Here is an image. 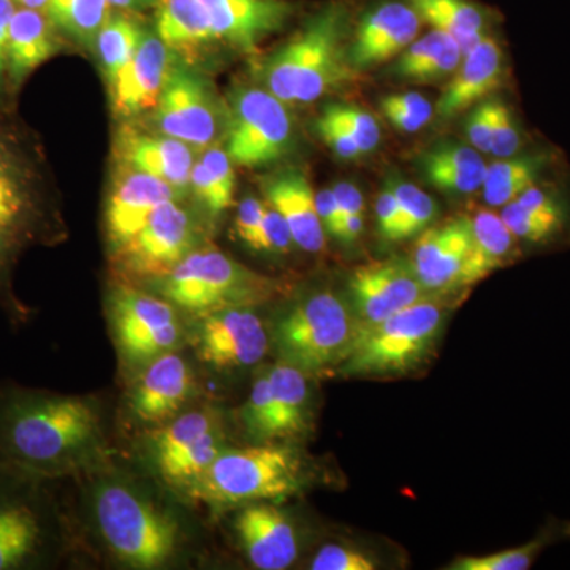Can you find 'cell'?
<instances>
[{"label":"cell","mask_w":570,"mask_h":570,"mask_svg":"<svg viewBox=\"0 0 570 570\" xmlns=\"http://www.w3.org/2000/svg\"><path fill=\"white\" fill-rule=\"evenodd\" d=\"M102 452L99 409L88 397L21 387L0 393V468L56 479Z\"/></svg>","instance_id":"6da1fadb"},{"label":"cell","mask_w":570,"mask_h":570,"mask_svg":"<svg viewBox=\"0 0 570 570\" xmlns=\"http://www.w3.org/2000/svg\"><path fill=\"white\" fill-rule=\"evenodd\" d=\"M351 11L330 2L261 66L266 91L285 105L311 104L354 78L346 43Z\"/></svg>","instance_id":"7a4b0ae2"},{"label":"cell","mask_w":570,"mask_h":570,"mask_svg":"<svg viewBox=\"0 0 570 570\" xmlns=\"http://www.w3.org/2000/svg\"><path fill=\"white\" fill-rule=\"evenodd\" d=\"M305 483V461L295 449L257 444L225 449L187 491L212 508H232L284 501L299 493Z\"/></svg>","instance_id":"3957f363"},{"label":"cell","mask_w":570,"mask_h":570,"mask_svg":"<svg viewBox=\"0 0 570 570\" xmlns=\"http://www.w3.org/2000/svg\"><path fill=\"white\" fill-rule=\"evenodd\" d=\"M160 296L189 313L255 307L275 298L283 283L254 272L214 247H198L167 275L148 281Z\"/></svg>","instance_id":"277c9868"},{"label":"cell","mask_w":570,"mask_h":570,"mask_svg":"<svg viewBox=\"0 0 570 570\" xmlns=\"http://www.w3.org/2000/svg\"><path fill=\"white\" fill-rule=\"evenodd\" d=\"M94 517L111 553L134 569L163 568L179 542L178 521L122 482H102L94 491Z\"/></svg>","instance_id":"5b68a950"},{"label":"cell","mask_w":570,"mask_h":570,"mask_svg":"<svg viewBox=\"0 0 570 570\" xmlns=\"http://www.w3.org/2000/svg\"><path fill=\"white\" fill-rule=\"evenodd\" d=\"M358 328L351 303L332 291L313 292L277 318L273 346L281 362L314 376L343 363Z\"/></svg>","instance_id":"8992f818"},{"label":"cell","mask_w":570,"mask_h":570,"mask_svg":"<svg viewBox=\"0 0 570 570\" xmlns=\"http://www.w3.org/2000/svg\"><path fill=\"white\" fill-rule=\"evenodd\" d=\"M445 309L426 298L379 324L363 326L336 367L341 376L393 377L415 370L436 347Z\"/></svg>","instance_id":"52a82bcc"},{"label":"cell","mask_w":570,"mask_h":570,"mask_svg":"<svg viewBox=\"0 0 570 570\" xmlns=\"http://www.w3.org/2000/svg\"><path fill=\"white\" fill-rule=\"evenodd\" d=\"M291 111L264 86H236L225 100V151L236 167L277 163L294 146Z\"/></svg>","instance_id":"ba28073f"},{"label":"cell","mask_w":570,"mask_h":570,"mask_svg":"<svg viewBox=\"0 0 570 570\" xmlns=\"http://www.w3.org/2000/svg\"><path fill=\"white\" fill-rule=\"evenodd\" d=\"M0 108V212L24 224L45 242L56 236V213L36 145Z\"/></svg>","instance_id":"9c48e42d"},{"label":"cell","mask_w":570,"mask_h":570,"mask_svg":"<svg viewBox=\"0 0 570 570\" xmlns=\"http://www.w3.org/2000/svg\"><path fill=\"white\" fill-rule=\"evenodd\" d=\"M153 122L160 134L204 151L223 141L225 102H220L212 82L179 61L153 110Z\"/></svg>","instance_id":"30bf717a"},{"label":"cell","mask_w":570,"mask_h":570,"mask_svg":"<svg viewBox=\"0 0 570 570\" xmlns=\"http://www.w3.org/2000/svg\"><path fill=\"white\" fill-rule=\"evenodd\" d=\"M179 202L159 206L129 242L112 250V264L121 275L148 283L200 247V224Z\"/></svg>","instance_id":"8fae6325"},{"label":"cell","mask_w":570,"mask_h":570,"mask_svg":"<svg viewBox=\"0 0 570 570\" xmlns=\"http://www.w3.org/2000/svg\"><path fill=\"white\" fill-rule=\"evenodd\" d=\"M115 341L129 365L145 366L178 346L183 325L174 303L121 284L110 295Z\"/></svg>","instance_id":"7c38bea8"},{"label":"cell","mask_w":570,"mask_h":570,"mask_svg":"<svg viewBox=\"0 0 570 570\" xmlns=\"http://www.w3.org/2000/svg\"><path fill=\"white\" fill-rule=\"evenodd\" d=\"M37 482L0 468V570L29 568L43 557L48 531L32 490Z\"/></svg>","instance_id":"4fadbf2b"},{"label":"cell","mask_w":570,"mask_h":570,"mask_svg":"<svg viewBox=\"0 0 570 570\" xmlns=\"http://www.w3.org/2000/svg\"><path fill=\"white\" fill-rule=\"evenodd\" d=\"M195 354L216 370L257 365L269 348V336L254 307H228L198 316Z\"/></svg>","instance_id":"5bb4252c"},{"label":"cell","mask_w":570,"mask_h":570,"mask_svg":"<svg viewBox=\"0 0 570 570\" xmlns=\"http://www.w3.org/2000/svg\"><path fill=\"white\" fill-rule=\"evenodd\" d=\"M351 306L360 328L379 324L393 314L430 298L411 262L401 258L356 266L348 279Z\"/></svg>","instance_id":"9a60e30c"},{"label":"cell","mask_w":570,"mask_h":570,"mask_svg":"<svg viewBox=\"0 0 570 570\" xmlns=\"http://www.w3.org/2000/svg\"><path fill=\"white\" fill-rule=\"evenodd\" d=\"M179 62L154 31H146L134 58L107 81L112 115L122 121L153 111L171 69Z\"/></svg>","instance_id":"2e32d148"},{"label":"cell","mask_w":570,"mask_h":570,"mask_svg":"<svg viewBox=\"0 0 570 570\" xmlns=\"http://www.w3.org/2000/svg\"><path fill=\"white\" fill-rule=\"evenodd\" d=\"M194 148L159 130H146L124 121L112 138V160L119 167L151 175L183 195L189 190Z\"/></svg>","instance_id":"e0dca14e"},{"label":"cell","mask_w":570,"mask_h":570,"mask_svg":"<svg viewBox=\"0 0 570 570\" xmlns=\"http://www.w3.org/2000/svg\"><path fill=\"white\" fill-rule=\"evenodd\" d=\"M183 197L170 184L115 165L104 214L105 234L111 253L129 242L159 206Z\"/></svg>","instance_id":"ac0fdd59"},{"label":"cell","mask_w":570,"mask_h":570,"mask_svg":"<svg viewBox=\"0 0 570 570\" xmlns=\"http://www.w3.org/2000/svg\"><path fill=\"white\" fill-rule=\"evenodd\" d=\"M197 381L189 363L176 352L142 366L129 392V409L145 425L163 426L194 396Z\"/></svg>","instance_id":"d6986e66"},{"label":"cell","mask_w":570,"mask_h":570,"mask_svg":"<svg viewBox=\"0 0 570 570\" xmlns=\"http://www.w3.org/2000/svg\"><path fill=\"white\" fill-rule=\"evenodd\" d=\"M422 18L404 0H384L363 14L348 43L347 58L355 71L387 62L417 39Z\"/></svg>","instance_id":"ffe728a7"},{"label":"cell","mask_w":570,"mask_h":570,"mask_svg":"<svg viewBox=\"0 0 570 570\" xmlns=\"http://www.w3.org/2000/svg\"><path fill=\"white\" fill-rule=\"evenodd\" d=\"M471 247V217H453L422 232L409 262L430 294L453 291L461 287Z\"/></svg>","instance_id":"44dd1931"},{"label":"cell","mask_w":570,"mask_h":570,"mask_svg":"<svg viewBox=\"0 0 570 570\" xmlns=\"http://www.w3.org/2000/svg\"><path fill=\"white\" fill-rule=\"evenodd\" d=\"M217 39L250 52L294 17L291 0H202Z\"/></svg>","instance_id":"7402d4cb"},{"label":"cell","mask_w":570,"mask_h":570,"mask_svg":"<svg viewBox=\"0 0 570 570\" xmlns=\"http://www.w3.org/2000/svg\"><path fill=\"white\" fill-rule=\"evenodd\" d=\"M247 560L261 570L291 568L298 557V535L283 510L266 502L247 504L235 521Z\"/></svg>","instance_id":"603a6c76"},{"label":"cell","mask_w":570,"mask_h":570,"mask_svg":"<svg viewBox=\"0 0 570 570\" xmlns=\"http://www.w3.org/2000/svg\"><path fill=\"white\" fill-rule=\"evenodd\" d=\"M66 43L43 10L18 7L7 41V89L11 102L33 71L58 56Z\"/></svg>","instance_id":"cb8c5ba5"},{"label":"cell","mask_w":570,"mask_h":570,"mask_svg":"<svg viewBox=\"0 0 570 570\" xmlns=\"http://www.w3.org/2000/svg\"><path fill=\"white\" fill-rule=\"evenodd\" d=\"M504 78V55L493 37L485 36L463 56L455 77L449 82L436 105L442 119L453 118L497 91Z\"/></svg>","instance_id":"d4e9b609"},{"label":"cell","mask_w":570,"mask_h":570,"mask_svg":"<svg viewBox=\"0 0 570 570\" xmlns=\"http://www.w3.org/2000/svg\"><path fill=\"white\" fill-rule=\"evenodd\" d=\"M266 204L284 217L294 243L306 253L318 254L325 247L324 225L318 217L316 193L305 174L287 170L264 184Z\"/></svg>","instance_id":"484cf974"},{"label":"cell","mask_w":570,"mask_h":570,"mask_svg":"<svg viewBox=\"0 0 570 570\" xmlns=\"http://www.w3.org/2000/svg\"><path fill=\"white\" fill-rule=\"evenodd\" d=\"M154 32L186 66L200 61L219 41L202 0H157Z\"/></svg>","instance_id":"4316f807"},{"label":"cell","mask_w":570,"mask_h":570,"mask_svg":"<svg viewBox=\"0 0 570 570\" xmlns=\"http://www.w3.org/2000/svg\"><path fill=\"white\" fill-rule=\"evenodd\" d=\"M472 247L461 287H469L504 268L517 255L515 235L502 220L501 214L482 209L472 217Z\"/></svg>","instance_id":"83f0119b"},{"label":"cell","mask_w":570,"mask_h":570,"mask_svg":"<svg viewBox=\"0 0 570 570\" xmlns=\"http://www.w3.org/2000/svg\"><path fill=\"white\" fill-rule=\"evenodd\" d=\"M422 170L439 190L468 195L483 187L487 164L472 146L449 141L423 154Z\"/></svg>","instance_id":"f1b7e54d"},{"label":"cell","mask_w":570,"mask_h":570,"mask_svg":"<svg viewBox=\"0 0 570 570\" xmlns=\"http://www.w3.org/2000/svg\"><path fill=\"white\" fill-rule=\"evenodd\" d=\"M266 373L272 384L273 438L302 436L311 425L309 376L281 360Z\"/></svg>","instance_id":"f546056e"},{"label":"cell","mask_w":570,"mask_h":570,"mask_svg":"<svg viewBox=\"0 0 570 570\" xmlns=\"http://www.w3.org/2000/svg\"><path fill=\"white\" fill-rule=\"evenodd\" d=\"M461 61L463 51L459 41L449 33L433 29L426 36L412 41L406 50L397 56L393 73L404 81H438L455 73Z\"/></svg>","instance_id":"4dcf8cb0"},{"label":"cell","mask_w":570,"mask_h":570,"mask_svg":"<svg viewBox=\"0 0 570 570\" xmlns=\"http://www.w3.org/2000/svg\"><path fill=\"white\" fill-rule=\"evenodd\" d=\"M433 29L452 36L459 41L463 56L483 37L489 24V13L472 0H406Z\"/></svg>","instance_id":"1f68e13d"},{"label":"cell","mask_w":570,"mask_h":570,"mask_svg":"<svg viewBox=\"0 0 570 570\" xmlns=\"http://www.w3.org/2000/svg\"><path fill=\"white\" fill-rule=\"evenodd\" d=\"M550 154L519 153L487 165L483 197L493 208H502L539 183L549 168Z\"/></svg>","instance_id":"d6a6232c"},{"label":"cell","mask_w":570,"mask_h":570,"mask_svg":"<svg viewBox=\"0 0 570 570\" xmlns=\"http://www.w3.org/2000/svg\"><path fill=\"white\" fill-rule=\"evenodd\" d=\"M45 13L66 41L94 50L97 33L111 14L108 0H50Z\"/></svg>","instance_id":"836d02e7"},{"label":"cell","mask_w":570,"mask_h":570,"mask_svg":"<svg viewBox=\"0 0 570 570\" xmlns=\"http://www.w3.org/2000/svg\"><path fill=\"white\" fill-rule=\"evenodd\" d=\"M219 428L213 411H193L164 423L151 434L154 463L159 471L174 463L209 431Z\"/></svg>","instance_id":"e575fe53"},{"label":"cell","mask_w":570,"mask_h":570,"mask_svg":"<svg viewBox=\"0 0 570 570\" xmlns=\"http://www.w3.org/2000/svg\"><path fill=\"white\" fill-rule=\"evenodd\" d=\"M146 31L132 13L110 14L97 33L92 50L99 58L105 81H110L134 58Z\"/></svg>","instance_id":"d590c367"},{"label":"cell","mask_w":570,"mask_h":570,"mask_svg":"<svg viewBox=\"0 0 570 570\" xmlns=\"http://www.w3.org/2000/svg\"><path fill=\"white\" fill-rule=\"evenodd\" d=\"M225 450L224 436L220 433V428L209 431L205 434L197 444L194 445L189 452L184 453L174 463L165 466L160 472V475L168 483L176 487H186L189 489L190 485L200 478L202 474L212 466L214 460L220 455Z\"/></svg>","instance_id":"8d00e7d4"},{"label":"cell","mask_w":570,"mask_h":570,"mask_svg":"<svg viewBox=\"0 0 570 570\" xmlns=\"http://www.w3.org/2000/svg\"><path fill=\"white\" fill-rule=\"evenodd\" d=\"M397 206H400V227L396 242L412 238L425 232L438 214L433 198L414 184L393 183Z\"/></svg>","instance_id":"74e56055"},{"label":"cell","mask_w":570,"mask_h":570,"mask_svg":"<svg viewBox=\"0 0 570 570\" xmlns=\"http://www.w3.org/2000/svg\"><path fill=\"white\" fill-rule=\"evenodd\" d=\"M242 423L247 436L257 444L275 441L273 438V395L268 373L255 379L249 396L242 409Z\"/></svg>","instance_id":"f35d334b"},{"label":"cell","mask_w":570,"mask_h":570,"mask_svg":"<svg viewBox=\"0 0 570 570\" xmlns=\"http://www.w3.org/2000/svg\"><path fill=\"white\" fill-rule=\"evenodd\" d=\"M547 546V538H538L524 546L513 549L494 551L480 557L456 558L449 569L453 570H527L534 564L535 558L543 547Z\"/></svg>","instance_id":"ab89813d"},{"label":"cell","mask_w":570,"mask_h":570,"mask_svg":"<svg viewBox=\"0 0 570 570\" xmlns=\"http://www.w3.org/2000/svg\"><path fill=\"white\" fill-rule=\"evenodd\" d=\"M501 217L519 242L530 243V245H542V243L550 242L564 228V224L528 212L517 202H510L502 206Z\"/></svg>","instance_id":"60d3db41"},{"label":"cell","mask_w":570,"mask_h":570,"mask_svg":"<svg viewBox=\"0 0 570 570\" xmlns=\"http://www.w3.org/2000/svg\"><path fill=\"white\" fill-rule=\"evenodd\" d=\"M324 110L346 127L362 154L374 151L377 148L379 141H381V130H379L373 115L356 105L347 104H330Z\"/></svg>","instance_id":"b9f144b4"},{"label":"cell","mask_w":570,"mask_h":570,"mask_svg":"<svg viewBox=\"0 0 570 570\" xmlns=\"http://www.w3.org/2000/svg\"><path fill=\"white\" fill-rule=\"evenodd\" d=\"M309 569L313 570H374L377 569V561L366 551L354 549V547L328 543L317 551L316 557L311 561Z\"/></svg>","instance_id":"7bdbcfd3"},{"label":"cell","mask_w":570,"mask_h":570,"mask_svg":"<svg viewBox=\"0 0 570 570\" xmlns=\"http://www.w3.org/2000/svg\"><path fill=\"white\" fill-rule=\"evenodd\" d=\"M189 193H193L195 200L204 206L206 213L212 217L220 216L225 209L234 205V200L227 197L214 181L208 168L200 163V159L195 160L193 175H190Z\"/></svg>","instance_id":"ee69618b"},{"label":"cell","mask_w":570,"mask_h":570,"mask_svg":"<svg viewBox=\"0 0 570 570\" xmlns=\"http://www.w3.org/2000/svg\"><path fill=\"white\" fill-rule=\"evenodd\" d=\"M294 245L291 228L284 217L266 204L264 219H262L261 230H258L253 249L266 254H285Z\"/></svg>","instance_id":"f6af8a7d"},{"label":"cell","mask_w":570,"mask_h":570,"mask_svg":"<svg viewBox=\"0 0 570 570\" xmlns=\"http://www.w3.org/2000/svg\"><path fill=\"white\" fill-rule=\"evenodd\" d=\"M523 148L519 124L508 104L498 100L497 122H494L491 151L498 159L515 156Z\"/></svg>","instance_id":"bcb514c9"},{"label":"cell","mask_w":570,"mask_h":570,"mask_svg":"<svg viewBox=\"0 0 570 570\" xmlns=\"http://www.w3.org/2000/svg\"><path fill=\"white\" fill-rule=\"evenodd\" d=\"M499 99H485L472 108L466 121V134L471 140L472 148L480 154L491 151L493 141L494 122H497V110Z\"/></svg>","instance_id":"7dc6e473"},{"label":"cell","mask_w":570,"mask_h":570,"mask_svg":"<svg viewBox=\"0 0 570 570\" xmlns=\"http://www.w3.org/2000/svg\"><path fill=\"white\" fill-rule=\"evenodd\" d=\"M316 129L322 141L341 159L352 160L363 156L346 127L325 110L318 116Z\"/></svg>","instance_id":"c3c4849f"},{"label":"cell","mask_w":570,"mask_h":570,"mask_svg":"<svg viewBox=\"0 0 570 570\" xmlns=\"http://www.w3.org/2000/svg\"><path fill=\"white\" fill-rule=\"evenodd\" d=\"M200 163L208 168L212 174L214 181L220 187V190L227 195L230 200L235 197V164L232 163L230 156L217 142V145L209 146V148L202 151V156L198 157Z\"/></svg>","instance_id":"681fc988"},{"label":"cell","mask_w":570,"mask_h":570,"mask_svg":"<svg viewBox=\"0 0 570 570\" xmlns=\"http://www.w3.org/2000/svg\"><path fill=\"white\" fill-rule=\"evenodd\" d=\"M265 206V202L258 200V198L246 197L236 212L235 234L250 249H253L258 230H261Z\"/></svg>","instance_id":"f907efd6"},{"label":"cell","mask_w":570,"mask_h":570,"mask_svg":"<svg viewBox=\"0 0 570 570\" xmlns=\"http://www.w3.org/2000/svg\"><path fill=\"white\" fill-rule=\"evenodd\" d=\"M377 230L382 238L396 242L400 227V206H397L395 186L389 183L376 200Z\"/></svg>","instance_id":"816d5d0a"},{"label":"cell","mask_w":570,"mask_h":570,"mask_svg":"<svg viewBox=\"0 0 570 570\" xmlns=\"http://www.w3.org/2000/svg\"><path fill=\"white\" fill-rule=\"evenodd\" d=\"M18 7L13 0H0V108L10 110L11 100L7 89V41L11 18Z\"/></svg>","instance_id":"f5cc1de1"},{"label":"cell","mask_w":570,"mask_h":570,"mask_svg":"<svg viewBox=\"0 0 570 570\" xmlns=\"http://www.w3.org/2000/svg\"><path fill=\"white\" fill-rule=\"evenodd\" d=\"M333 193H335L337 209H340V227L341 224H343V220L346 219V217L352 216V214L365 213V202H363V195L360 193L358 187L354 186V184H336V186L333 187ZM337 232H340V228H337Z\"/></svg>","instance_id":"db71d44e"},{"label":"cell","mask_w":570,"mask_h":570,"mask_svg":"<svg viewBox=\"0 0 570 570\" xmlns=\"http://www.w3.org/2000/svg\"><path fill=\"white\" fill-rule=\"evenodd\" d=\"M382 107L397 108V110L414 112L422 118L431 119L433 105L419 92L393 94L382 99Z\"/></svg>","instance_id":"11a10c76"},{"label":"cell","mask_w":570,"mask_h":570,"mask_svg":"<svg viewBox=\"0 0 570 570\" xmlns=\"http://www.w3.org/2000/svg\"><path fill=\"white\" fill-rule=\"evenodd\" d=\"M316 205L325 234L336 236L337 228H340V209H337L333 189H324L316 194Z\"/></svg>","instance_id":"9f6ffc18"},{"label":"cell","mask_w":570,"mask_h":570,"mask_svg":"<svg viewBox=\"0 0 570 570\" xmlns=\"http://www.w3.org/2000/svg\"><path fill=\"white\" fill-rule=\"evenodd\" d=\"M382 111H384L389 122L404 134L419 132L430 121V119L422 118V116L414 115V112L397 110V108L382 107Z\"/></svg>","instance_id":"6f0895ef"},{"label":"cell","mask_w":570,"mask_h":570,"mask_svg":"<svg viewBox=\"0 0 570 570\" xmlns=\"http://www.w3.org/2000/svg\"><path fill=\"white\" fill-rule=\"evenodd\" d=\"M108 2H110L111 9L135 13V11L156 6L157 0H108Z\"/></svg>","instance_id":"680465c9"},{"label":"cell","mask_w":570,"mask_h":570,"mask_svg":"<svg viewBox=\"0 0 570 570\" xmlns=\"http://www.w3.org/2000/svg\"><path fill=\"white\" fill-rule=\"evenodd\" d=\"M17 3V7H22V9H32V10H43L47 9L50 0H13Z\"/></svg>","instance_id":"91938a15"}]
</instances>
